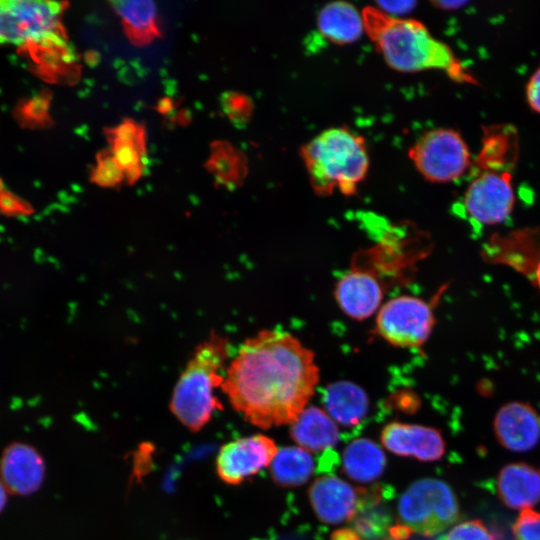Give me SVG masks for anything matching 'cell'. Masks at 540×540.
<instances>
[{"label": "cell", "instance_id": "1", "mask_svg": "<svg viewBox=\"0 0 540 540\" xmlns=\"http://www.w3.org/2000/svg\"><path fill=\"white\" fill-rule=\"evenodd\" d=\"M319 381L314 353L281 330H261L230 361L222 391L233 408L260 428L293 423Z\"/></svg>", "mask_w": 540, "mask_h": 540}, {"label": "cell", "instance_id": "2", "mask_svg": "<svg viewBox=\"0 0 540 540\" xmlns=\"http://www.w3.org/2000/svg\"><path fill=\"white\" fill-rule=\"evenodd\" d=\"M364 30L392 69L413 73L436 69L455 82L478 84L450 46L420 21L391 16L376 6L362 10Z\"/></svg>", "mask_w": 540, "mask_h": 540}, {"label": "cell", "instance_id": "3", "mask_svg": "<svg viewBox=\"0 0 540 540\" xmlns=\"http://www.w3.org/2000/svg\"><path fill=\"white\" fill-rule=\"evenodd\" d=\"M300 156L311 187L321 196L336 190L353 195L369 168L364 137L347 127L322 131L301 147Z\"/></svg>", "mask_w": 540, "mask_h": 540}, {"label": "cell", "instance_id": "4", "mask_svg": "<svg viewBox=\"0 0 540 540\" xmlns=\"http://www.w3.org/2000/svg\"><path fill=\"white\" fill-rule=\"evenodd\" d=\"M231 346L215 332L199 344L174 387L170 409L193 432L201 430L222 408L215 391L222 387Z\"/></svg>", "mask_w": 540, "mask_h": 540}, {"label": "cell", "instance_id": "5", "mask_svg": "<svg viewBox=\"0 0 540 540\" xmlns=\"http://www.w3.org/2000/svg\"><path fill=\"white\" fill-rule=\"evenodd\" d=\"M66 2L0 0V44L36 45L46 52L69 46L62 25Z\"/></svg>", "mask_w": 540, "mask_h": 540}, {"label": "cell", "instance_id": "6", "mask_svg": "<svg viewBox=\"0 0 540 540\" xmlns=\"http://www.w3.org/2000/svg\"><path fill=\"white\" fill-rule=\"evenodd\" d=\"M401 524L413 533L434 536L459 518V505L451 488L438 479L418 480L398 501Z\"/></svg>", "mask_w": 540, "mask_h": 540}, {"label": "cell", "instance_id": "7", "mask_svg": "<svg viewBox=\"0 0 540 540\" xmlns=\"http://www.w3.org/2000/svg\"><path fill=\"white\" fill-rule=\"evenodd\" d=\"M408 156L419 173L432 183H449L472 168L473 158L462 135L452 128L425 132L411 146Z\"/></svg>", "mask_w": 540, "mask_h": 540}, {"label": "cell", "instance_id": "8", "mask_svg": "<svg viewBox=\"0 0 540 540\" xmlns=\"http://www.w3.org/2000/svg\"><path fill=\"white\" fill-rule=\"evenodd\" d=\"M434 324L433 309L428 302L415 296L402 295L381 306L375 329L391 345L415 348L428 340Z\"/></svg>", "mask_w": 540, "mask_h": 540}, {"label": "cell", "instance_id": "9", "mask_svg": "<svg viewBox=\"0 0 540 540\" xmlns=\"http://www.w3.org/2000/svg\"><path fill=\"white\" fill-rule=\"evenodd\" d=\"M512 172L475 173L462 198L465 215L478 225L504 222L515 204Z\"/></svg>", "mask_w": 540, "mask_h": 540}, {"label": "cell", "instance_id": "10", "mask_svg": "<svg viewBox=\"0 0 540 540\" xmlns=\"http://www.w3.org/2000/svg\"><path fill=\"white\" fill-rule=\"evenodd\" d=\"M277 452L274 441L265 435H253L223 445L216 458L219 478L238 485L271 464Z\"/></svg>", "mask_w": 540, "mask_h": 540}, {"label": "cell", "instance_id": "11", "mask_svg": "<svg viewBox=\"0 0 540 540\" xmlns=\"http://www.w3.org/2000/svg\"><path fill=\"white\" fill-rule=\"evenodd\" d=\"M45 463L39 451L23 442L10 443L0 458V479L8 493L28 496L43 484Z\"/></svg>", "mask_w": 540, "mask_h": 540}, {"label": "cell", "instance_id": "12", "mask_svg": "<svg viewBox=\"0 0 540 540\" xmlns=\"http://www.w3.org/2000/svg\"><path fill=\"white\" fill-rule=\"evenodd\" d=\"M109 149L124 173L125 182L136 183L147 165V132L143 124L134 119H123L113 127L104 129Z\"/></svg>", "mask_w": 540, "mask_h": 540}, {"label": "cell", "instance_id": "13", "mask_svg": "<svg viewBox=\"0 0 540 540\" xmlns=\"http://www.w3.org/2000/svg\"><path fill=\"white\" fill-rule=\"evenodd\" d=\"M364 489H355L335 476H324L314 481L309 498L318 518L329 524L349 521L356 515Z\"/></svg>", "mask_w": 540, "mask_h": 540}, {"label": "cell", "instance_id": "14", "mask_svg": "<svg viewBox=\"0 0 540 540\" xmlns=\"http://www.w3.org/2000/svg\"><path fill=\"white\" fill-rule=\"evenodd\" d=\"M383 294V286L378 277L360 267L342 276L334 291L340 309L356 320H364L375 313L380 307Z\"/></svg>", "mask_w": 540, "mask_h": 540}, {"label": "cell", "instance_id": "15", "mask_svg": "<svg viewBox=\"0 0 540 540\" xmlns=\"http://www.w3.org/2000/svg\"><path fill=\"white\" fill-rule=\"evenodd\" d=\"M493 427L499 443L511 451H529L540 440V416L528 403L503 405L495 416Z\"/></svg>", "mask_w": 540, "mask_h": 540}, {"label": "cell", "instance_id": "16", "mask_svg": "<svg viewBox=\"0 0 540 540\" xmlns=\"http://www.w3.org/2000/svg\"><path fill=\"white\" fill-rule=\"evenodd\" d=\"M382 444L392 453L422 461L439 460L445 452L441 433L431 427L393 422L381 433Z\"/></svg>", "mask_w": 540, "mask_h": 540}, {"label": "cell", "instance_id": "17", "mask_svg": "<svg viewBox=\"0 0 540 540\" xmlns=\"http://www.w3.org/2000/svg\"><path fill=\"white\" fill-rule=\"evenodd\" d=\"M519 156V135L507 123L482 128L480 149L473 159L474 173L484 171L512 172Z\"/></svg>", "mask_w": 540, "mask_h": 540}, {"label": "cell", "instance_id": "18", "mask_svg": "<svg viewBox=\"0 0 540 540\" xmlns=\"http://www.w3.org/2000/svg\"><path fill=\"white\" fill-rule=\"evenodd\" d=\"M502 502L512 509H530L540 501V468L526 463L504 466L497 479Z\"/></svg>", "mask_w": 540, "mask_h": 540}, {"label": "cell", "instance_id": "19", "mask_svg": "<svg viewBox=\"0 0 540 540\" xmlns=\"http://www.w3.org/2000/svg\"><path fill=\"white\" fill-rule=\"evenodd\" d=\"M109 3L120 18L126 37L134 46H147L161 37L155 2L115 0Z\"/></svg>", "mask_w": 540, "mask_h": 540}, {"label": "cell", "instance_id": "20", "mask_svg": "<svg viewBox=\"0 0 540 540\" xmlns=\"http://www.w3.org/2000/svg\"><path fill=\"white\" fill-rule=\"evenodd\" d=\"M290 432L296 443L312 452L332 448L339 441L335 422L318 407L305 408L292 423Z\"/></svg>", "mask_w": 540, "mask_h": 540}, {"label": "cell", "instance_id": "21", "mask_svg": "<svg viewBox=\"0 0 540 540\" xmlns=\"http://www.w3.org/2000/svg\"><path fill=\"white\" fill-rule=\"evenodd\" d=\"M328 414L344 426H355L367 415L369 400L364 390L348 381L328 385L323 392Z\"/></svg>", "mask_w": 540, "mask_h": 540}, {"label": "cell", "instance_id": "22", "mask_svg": "<svg viewBox=\"0 0 540 540\" xmlns=\"http://www.w3.org/2000/svg\"><path fill=\"white\" fill-rule=\"evenodd\" d=\"M317 26L324 38L335 44L354 42L365 32L362 13L346 1L326 4L318 13Z\"/></svg>", "mask_w": 540, "mask_h": 540}, {"label": "cell", "instance_id": "23", "mask_svg": "<svg viewBox=\"0 0 540 540\" xmlns=\"http://www.w3.org/2000/svg\"><path fill=\"white\" fill-rule=\"evenodd\" d=\"M204 166L215 185L228 190L240 187L248 174L245 153L225 140H215L210 144L209 157Z\"/></svg>", "mask_w": 540, "mask_h": 540}, {"label": "cell", "instance_id": "24", "mask_svg": "<svg viewBox=\"0 0 540 540\" xmlns=\"http://www.w3.org/2000/svg\"><path fill=\"white\" fill-rule=\"evenodd\" d=\"M342 463L345 473L351 479L370 482L382 475L386 466V457L375 442L357 439L345 448Z\"/></svg>", "mask_w": 540, "mask_h": 540}, {"label": "cell", "instance_id": "25", "mask_svg": "<svg viewBox=\"0 0 540 540\" xmlns=\"http://www.w3.org/2000/svg\"><path fill=\"white\" fill-rule=\"evenodd\" d=\"M313 471V458L300 447L281 448L271 462V475L281 486H299L310 478Z\"/></svg>", "mask_w": 540, "mask_h": 540}, {"label": "cell", "instance_id": "26", "mask_svg": "<svg viewBox=\"0 0 540 540\" xmlns=\"http://www.w3.org/2000/svg\"><path fill=\"white\" fill-rule=\"evenodd\" d=\"M380 491L364 493L356 515L353 518L354 530L365 540H376L387 534L392 526L388 510L381 503Z\"/></svg>", "mask_w": 540, "mask_h": 540}, {"label": "cell", "instance_id": "27", "mask_svg": "<svg viewBox=\"0 0 540 540\" xmlns=\"http://www.w3.org/2000/svg\"><path fill=\"white\" fill-rule=\"evenodd\" d=\"M90 180L103 188H117L125 176L110 149H103L96 154V164L92 167Z\"/></svg>", "mask_w": 540, "mask_h": 540}, {"label": "cell", "instance_id": "28", "mask_svg": "<svg viewBox=\"0 0 540 540\" xmlns=\"http://www.w3.org/2000/svg\"><path fill=\"white\" fill-rule=\"evenodd\" d=\"M220 105L224 114L236 128H244L253 114L252 99L237 91H225L220 96Z\"/></svg>", "mask_w": 540, "mask_h": 540}, {"label": "cell", "instance_id": "29", "mask_svg": "<svg viewBox=\"0 0 540 540\" xmlns=\"http://www.w3.org/2000/svg\"><path fill=\"white\" fill-rule=\"evenodd\" d=\"M437 540H496L495 534L480 520L462 522Z\"/></svg>", "mask_w": 540, "mask_h": 540}, {"label": "cell", "instance_id": "30", "mask_svg": "<svg viewBox=\"0 0 540 540\" xmlns=\"http://www.w3.org/2000/svg\"><path fill=\"white\" fill-rule=\"evenodd\" d=\"M513 533L516 540H540V513L522 510L514 523Z\"/></svg>", "mask_w": 540, "mask_h": 540}, {"label": "cell", "instance_id": "31", "mask_svg": "<svg viewBox=\"0 0 540 540\" xmlns=\"http://www.w3.org/2000/svg\"><path fill=\"white\" fill-rule=\"evenodd\" d=\"M525 97L531 110L540 114V66L534 71L526 84Z\"/></svg>", "mask_w": 540, "mask_h": 540}, {"label": "cell", "instance_id": "32", "mask_svg": "<svg viewBox=\"0 0 540 540\" xmlns=\"http://www.w3.org/2000/svg\"><path fill=\"white\" fill-rule=\"evenodd\" d=\"M377 8H379L381 11L394 16V15H401L408 13L411 11L414 6L416 5V2L414 1H379L376 3Z\"/></svg>", "mask_w": 540, "mask_h": 540}, {"label": "cell", "instance_id": "33", "mask_svg": "<svg viewBox=\"0 0 540 540\" xmlns=\"http://www.w3.org/2000/svg\"><path fill=\"white\" fill-rule=\"evenodd\" d=\"M331 540H361V538L354 529L342 528L332 533Z\"/></svg>", "mask_w": 540, "mask_h": 540}, {"label": "cell", "instance_id": "34", "mask_svg": "<svg viewBox=\"0 0 540 540\" xmlns=\"http://www.w3.org/2000/svg\"><path fill=\"white\" fill-rule=\"evenodd\" d=\"M175 105L171 98L164 97L158 101L157 110L160 114L167 115L171 113Z\"/></svg>", "mask_w": 540, "mask_h": 540}, {"label": "cell", "instance_id": "35", "mask_svg": "<svg viewBox=\"0 0 540 540\" xmlns=\"http://www.w3.org/2000/svg\"><path fill=\"white\" fill-rule=\"evenodd\" d=\"M434 6L441 9H457L466 4L465 1H432Z\"/></svg>", "mask_w": 540, "mask_h": 540}, {"label": "cell", "instance_id": "36", "mask_svg": "<svg viewBox=\"0 0 540 540\" xmlns=\"http://www.w3.org/2000/svg\"><path fill=\"white\" fill-rule=\"evenodd\" d=\"M8 491L6 490L3 482L0 479V513L4 510L7 499H8Z\"/></svg>", "mask_w": 540, "mask_h": 540}, {"label": "cell", "instance_id": "37", "mask_svg": "<svg viewBox=\"0 0 540 540\" xmlns=\"http://www.w3.org/2000/svg\"><path fill=\"white\" fill-rule=\"evenodd\" d=\"M535 279H536V282L540 288V260L539 262L537 263V266H536V271H535Z\"/></svg>", "mask_w": 540, "mask_h": 540}]
</instances>
